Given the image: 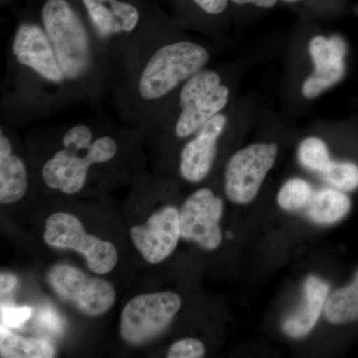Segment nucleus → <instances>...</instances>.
Here are the masks:
<instances>
[{
    "mask_svg": "<svg viewBox=\"0 0 358 358\" xmlns=\"http://www.w3.org/2000/svg\"><path fill=\"white\" fill-rule=\"evenodd\" d=\"M210 59L205 47L188 40H159L113 74L117 114L143 126L162 103Z\"/></svg>",
    "mask_w": 358,
    "mask_h": 358,
    "instance_id": "f257e3e1",
    "label": "nucleus"
},
{
    "mask_svg": "<svg viewBox=\"0 0 358 358\" xmlns=\"http://www.w3.org/2000/svg\"><path fill=\"white\" fill-rule=\"evenodd\" d=\"M2 109L6 115H38L75 101L38 15L20 18L7 52Z\"/></svg>",
    "mask_w": 358,
    "mask_h": 358,
    "instance_id": "f03ea898",
    "label": "nucleus"
},
{
    "mask_svg": "<svg viewBox=\"0 0 358 358\" xmlns=\"http://www.w3.org/2000/svg\"><path fill=\"white\" fill-rule=\"evenodd\" d=\"M36 13L75 101L96 100L110 84L113 70L77 0H42Z\"/></svg>",
    "mask_w": 358,
    "mask_h": 358,
    "instance_id": "7ed1b4c3",
    "label": "nucleus"
},
{
    "mask_svg": "<svg viewBox=\"0 0 358 358\" xmlns=\"http://www.w3.org/2000/svg\"><path fill=\"white\" fill-rule=\"evenodd\" d=\"M77 1L113 74L136 54L164 38V25L152 0Z\"/></svg>",
    "mask_w": 358,
    "mask_h": 358,
    "instance_id": "20e7f679",
    "label": "nucleus"
},
{
    "mask_svg": "<svg viewBox=\"0 0 358 358\" xmlns=\"http://www.w3.org/2000/svg\"><path fill=\"white\" fill-rule=\"evenodd\" d=\"M117 152L114 136H95L93 126L86 122L73 124L63 134L60 148L44 162L42 179L51 189L76 194L86 185L92 167L112 162Z\"/></svg>",
    "mask_w": 358,
    "mask_h": 358,
    "instance_id": "39448f33",
    "label": "nucleus"
},
{
    "mask_svg": "<svg viewBox=\"0 0 358 358\" xmlns=\"http://www.w3.org/2000/svg\"><path fill=\"white\" fill-rule=\"evenodd\" d=\"M176 92L178 113L173 133L178 138L196 134L212 117L222 113L229 102V89L213 70L199 71Z\"/></svg>",
    "mask_w": 358,
    "mask_h": 358,
    "instance_id": "423d86ee",
    "label": "nucleus"
},
{
    "mask_svg": "<svg viewBox=\"0 0 358 358\" xmlns=\"http://www.w3.org/2000/svg\"><path fill=\"white\" fill-rule=\"evenodd\" d=\"M181 308V299L173 292L140 294L124 306L120 331L126 343L143 345L160 336Z\"/></svg>",
    "mask_w": 358,
    "mask_h": 358,
    "instance_id": "0eeeda50",
    "label": "nucleus"
},
{
    "mask_svg": "<svg viewBox=\"0 0 358 358\" xmlns=\"http://www.w3.org/2000/svg\"><path fill=\"white\" fill-rule=\"evenodd\" d=\"M43 238L49 246L79 252L86 259L90 270L96 274H108L119 259L114 244L88 234L81 221L66 212H57L47 218Z\"/></svg>",
    "mask_w": 358,
    "mask_h": 358,
    "instance_id": "6e6552de",
    "label": "nucleus"
},
{
    "mask_svg": "<svg viewBox=\"0 0 358 358\" xmlns=\"http://www.w3.org/2000/svg\"><path fill=\"white\" fill-rule=\"evenodd\" d=\"M48 282L60 300L87 317L103 315L115 303V291L109 282L90 277L72 266L52 268Z\"/></svg>",
    "mask_w": 358,
    "mask_h": 358,
    "instance_id": "1a4fd4ad",
    "label": "nucleus"
},
{
    "mask_svg": "<svg viewBox=\"0 0 358 358\" xmlns=\"http://www.w3.org/2000/svg\"><path fill=\"white\" fill-rule=\"evenodd\" d=\"M277 154L275 143H256L231 157L225 169V192L230 201L247 204L255 199Z\"/></svg>",
    "mask_w": 358,
    "mask_h": 358,
    "instance_id": "9d476101",
    "label": "nucleus"
},
{
    "mask_svg": "<svg viewBox=\"0 0 358 358\" xmlns=\"http://www.w3.org/2000/svg\"><path fill=\"white\" fill-rule=\"evenodd\" d=\"M223 202L208 188L188 197L179 211L181 237L206 250H215L222 241L220 219Z\"/></svg>",
    "mask_w": 358,
    "mask_h": 358,
    "instance_id": "9b49d317",
    "label": "nucleus"
},
{
    "mask_svg": "<svg viewBox=\"0 0 358 358\" xmlns=\"http://www.w3.org/2000/svg\"><path fill=\"white\" fill-rule=\"evenodd\" d=\"M180 237L179 211L173 206L155 212L147 222L131 230L134 246L150 264H159L171 256Z\"/></svg>",
    "mask_w": 358,
    "mask_h": 358,
    "instance_id": "f8f14e48",
    "label": "nucleus"
},
{
    "mask_svg": "<svg viewBox=\"0 0 358 358\" xmlns=\"http://www.w3.org/2000/svg\"><path fill=\"white\" fill-rule=\"evenodd\" d=\"M308 50L315 64V72L306 80L301 92L306 98L313 99L343 79L348 47L345 40L338 35L329 39L315 36L310 42Z\"/></svg>",
    "mask_w": 358,
    "mask_h": 358,
    "instance_id": "ddd939ff",
    "label": "nucleus"
},
{
    "mask_svg": "<svg viewBox=\"0 0 358 358\" xmlns=\"http://www.w3.org/2000/svg\"><path fill=\"white\" fill-rule=\"evenodd\" d=\"M227 124V117L220 113L212 117L188 141L180 152L179 173L185 180L195 183L210 173L217 155V143Z\"/></svg>",
    "mask_w": 358,
    "mask_h": 358,
    "instance_id": "4468645a",
    "label": "nucleus"
},
{
    "mask_svg": "<svg viewBox=\"0 0 358 358\" xmlns=\"http://www.w3.org/2000/svg\"><path fill=\"white\" fill-rule=\"evenodd\" d=\"M329 285L315 275H310L303 286L301 307L282 322V331L293 338H303L312 331L324 306Z\"/></svg>",
    "mask_w": 358,
    "mask_h": 358,
    "instance_id": "2eb2a0df",
    "label": "nucleus"
},
{
    "mask_svg": "<svg viewBox=\"0 0 358 358\" xmlns=\"http://www.w3.org/2000/svg\"><path fill=\"white\" fill-rule=\"evenodd\" d=\"M28 190V171L24 160L13 150L11 138L0 131V202L15 203Z\"/></svg>",
    "mask_w": 358,
    "mask_h": 358,
    "instance_id": "dca6fc26",
    "label": "nucleus"
},
{
    "mask_svg": "<svg viewBox=\"0 0 358 358\" xmlns=\"http://www.w3.org/2000/svg\"><path fill=\"white\" fill-rule=\"evenodd\" d=\"M350 209V199L348 195L333 188H326L313 193L307 213L313 222L333 224L345 217Z\"/></svg>",
    "mask_w": 358,
    "mask_h": 358,
    "instance_id": "f3484780",
    "label": "nucleus"
},
{
    "mask_svg": "<svg viewBox=\"0 0 358 358\" xmlns=\"http://www.w3.org/2000/svg\"><path fill=\"white\" fill-rule=\"evenodd\" d=\"M0 355L2 358H51L55 357V350L47 339L23 338L1 324Z\"/></svg>",
    "mask_w": 358,
    "mask_h": 358,
    "instance_id": "a211bd4d",
    "label": "nucleus"
},
{
    "mask_svg": "<svg viewBox=\"0 0 358 358\" xmlns=\"http://www.w3.org/2000/svg\"><path fill=\"white\" fill-rule=\"evenodd\" d=\"M324 315L333 324L358 320V273L352 284L338 289L327 299Z\"/></svg>",
    "mask_w": 358,
    "mask_h": 358,
    "instance_id": "6ab92c4d",
    "label": "nucleus"
},
{
    "mask_svg": "<svg viewBox=\"0 0 358 358\" xmlns=\"http://www.w3.org/2000/svg\"><path fill=\"white\" fill-rule=\"evenodd\" d=\"M313 193L312 185L308 181L301 178L289 179L278 194V204L287 211L307 208Z\"/></svg>",
    "mask_w": 358,
    "mask_h": 358,
    "instance_id": "aec40b11",
    "label": "nucleus"
},
{
    "mask_svg": "<svg viewBox=\"0 0 358 358\" xmlns=\"http://www.w3.org/2000/svg\"><path fill=\"white\" fill-rule=\"evenodd\" d=\"M298 157L301 166L320 173L326 171L331 162L326 143L317 138H308L301 141Z\"/></svg>",
    "mask_w": 358,
    "mask_h": 358,
    "instance_id": "412c9836",
    "label": "nucleus"
},
{
    "mask_svg": "<svg viewBox=\"0 0 358 358\" xmlns=\"http://www.w3.org/2000/svg\"><path fill=\"white\" fill-rule=\"evenodd\" d=\"M326 181L345 192H352L358 186V166L352 162H331L322 173Z\"/></svg>",
    "mask_w": 358,
    "mask_h": 358,
    "instance_id": "4be33fe9",
    "label": "nucleus"
},
{
    "mask_svg": "<svg viewBox=\"0 0 358 358\" xmlns=\"http://www.w3.org/2000/svg\"><path fill=\"white\" fill-rule=\"evenodd\" d=\"M205 355V346L195 338H183L176 341L167 352V358H200Z\"/></svg>",
    "mask_w": 358,
    "mask_h": 358,
    "instance_id": "5701e85b",
    "label": "nucleus"
},
{
    "mask_svg": "<svg viewBox=\"0 0 358 358\" xmlns=\"http://www.w3.org/2000/svg\"><path fill=\"white\" fill-rule=\"evenodd\" d=\"M0 313H1L0 317H1L2 326L10 327V329H18L31 317L32 310L28 307H17V306L1 303Z\"/></svg>",
    "mask_w": 358,
    "mask_h": 358,
    "instance_id": "b1692460",
    "label": "nucleus"
},
{
    "mask_svg": "<svg viewBox=\"0 0 358 358\" xmlns=\"http://www.w3.org/2000/svg\"><path fill=\"white\" fill-rule=\"evenodd\" d=\"M207 15H219L226 10L228 0H190Z\"/></svg>",
    "mask_w": 358,
    "mask_h": 358,
    "instance_id": "393cba45",
    "label": "nucleus"
},
{
    "mask_svg": "<svg viewBox=\"0 0 358 358\" xmlns=\"http://www.w3.org/2000/svg\"><path fill=\"white\" fill-rule=\"evenodd\" d=\"M39 320L42 326L50 329L51 331H59V329H61V320L57 313L50 308H45L39 313Z\"/></svg>",
    "mask_w": 358,
    "mask_h": 358,
    "instance_id": "a878e982",
    "label": "nucleus"
},
{
    "mask_svg": "<svg viewBox=\"0 0 358 358\" xmlns=\"http://www.w3.org/2000/svg\"><path fill=\"white\" fill-rule=\"evenodd\" d=\"M233 3L238 4V6H244V4H253L258 7H263V8H270L277 3L278 0H230Z\"/></svg>",
    "mask_w": 358,
    "mask_h": 358,
    "instance_id": "bb28decb",
    "label": "nucleus"
},
{
    "mask_svg": "<svg viewBox=\"0 0 358 358\" xmlns=\"http://www.w3.org/2000/svg\"><path fill=\"white\" fill-rule=\"evenodd\" d=\"M16 285V279L13 275L9 274H1V294L3 296L4 294L8 293V292L13 291L14 286Z\"/></svg>",
    "mask_w": 358,
    "mask_h": 358,
    "instance_id": "cd10ccee",
    "label": "nucleus"
},
{
    "mask_svg": "<svg viewBox=\"0 0 358 358\" xmlns=\"http://www.w3.org/2000/svg\"><path fill=\"white\" fill-rule=\"evenodd\" d=\"M285 1H287V2H292V1H296V0H285Z\"/></svg>",
    "mask_w": 358,
    "mask_h": 358,
    "instance_id": "c85d7f7f",
    "label": "nucleus"
}]
</instances>
